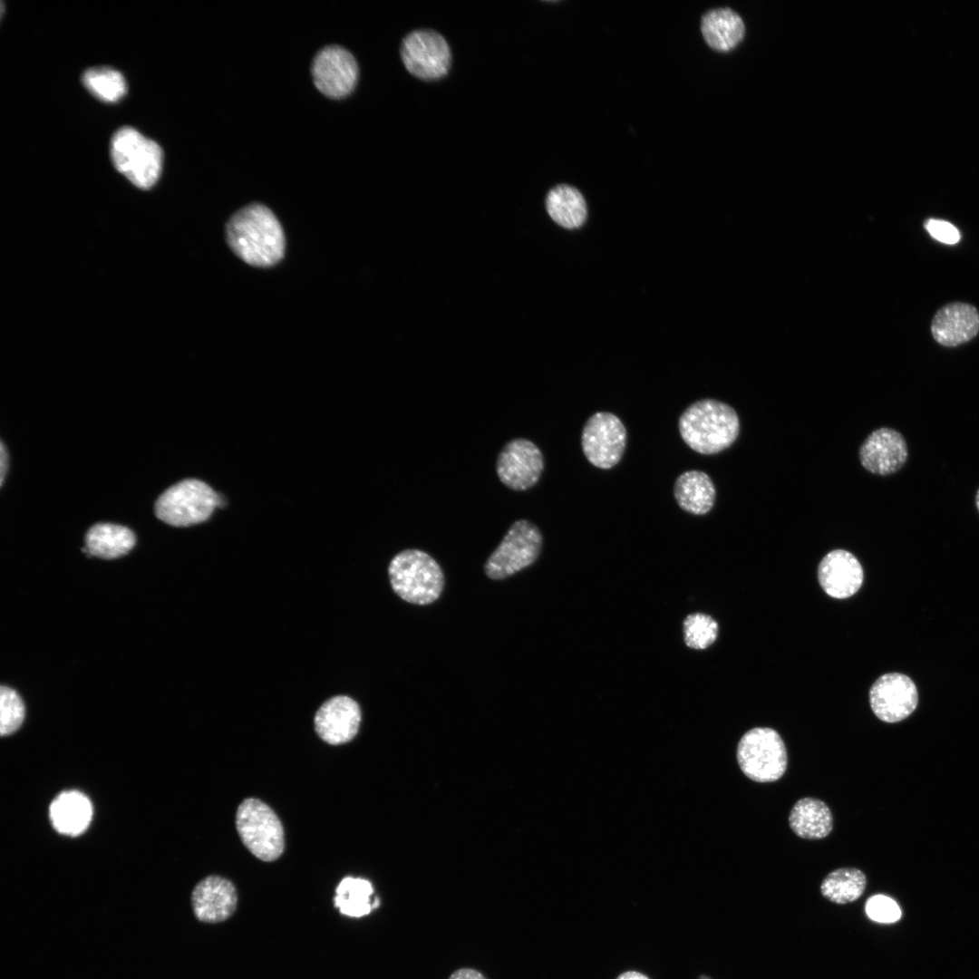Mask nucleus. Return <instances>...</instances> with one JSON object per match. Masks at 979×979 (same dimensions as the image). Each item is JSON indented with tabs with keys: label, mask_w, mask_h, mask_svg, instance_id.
I'll use <instances>...</instances> for the list:
<instances>
[{
	"label": "nucleus",
	"mask_w": 979,
	"mask_h": 979,
	"mask_svg": "<svg viewBox=\"0 0 979 979\" xmlns=\"http://www.w3.org/2000/svg\"><path fill=\"white\" fill-rule=\"evenodd\" d=\"M226 237L232 251L248 265L272 267L284 257L283 228L265 205L252 203L237 211L227 223Z\"/></svg>",
	"instance_id": "f257e3e1"
},
{
	"label": "nucleus",
	"mask_w": 979,
	"mask_h": 979,
	"mask_svg": "<svg viewBox=\"0 0 979 979\" xmlns=\"http://www.w3.org/2000/svg\"><path fill=\"white\" fill-rule=\"evenodd\" d=\"M678 430L683 441L694 451L712 455L729 448L740 432L736 411L714 399H702L680 415Z\"/></svg>",
	"instance_id": "f03ea898"
},
{
	"label": "nucleus",
	"mask_w": 979,
	"mask_h": 979,
	"mask_svg": "<svg viewBox=\"0 0 979 979\" xmlns=\"http://www.w3.org/2000/svg\"><path fill=\"white\" fill-rule=\"evenodd\" d=\"M388 575L393 590L402 600L424 606L441 596L444 577L439 564L419 549H405L391 560Z\"/></svg>",
	"instance_id": "7ed1b4c3"
},
{
	"label": "nucleus",
	"mask_w": 979,
	"mask_h": 979,
	"mask_svg": "<svg viewBox=\"0 0 979 979\" xmlns=\"http://www.w3.org/2000/svg\"><path fill=\"white\" fill-rule=\"evenodd\" d=\"M110 150L116 170L135 186L150 189L158 180L162 150L137 130L129 126L119 129L111 137Z\"/></svg>",
	"instance_id": "20e7f679"
},
{
	"label": "nucleus",
	"mask_w": 979,
	"mask_h": 979,
	"mask_svg": "<svg viewBox=\"0 0 979 979\" xmlns=\"http://www.w3.org/2000/svg\"><path fill=\"white\" fill-rule=\"evenodd\" d=\"M236 828L241 841L256 858L271 862L283 854V825L276 812L262 800L247 798L239 804Z\"/></svg>",
	"instance_id": "39448f33"
},
{
	"label": "nucleus",
	"mask_w": 979,
	"mask_h": 979,
	"mask_svg": "<svg viewBox=\"0 0 979 979\" xmlns=\"http://www.w3.org/2000/svg\"><path fill=\"white\" fill-rule=\"evenodd\" d=\"M218 495L205 482L187 479L168 488L154 505L156 517L174 527H188L207 520L219 505Z\"/></svg>",
	"instance_id": "423d86ee"
},
{
	"label": "nucleus",
	"mask_w": 979,
	"mask_h": 979,
	"mask_svg": "<svg viewBox=\"0 0 979 979\" xmlns=\"http://www.w3.org/2000/svg\"><path fill=\"white\" fill-rule=\"evenodd\" d=\"M737 761L749 779L757 782H772L785 773L787 750L775 730L757 727L741 738L737 747Z\"/></svg>",
	"instance_id": "0eeeda50"
},
{
	"label": "nucleus",
	"mask_w": 979,
	"mask_h": 979,
	"mask_svg": "<svg viewBox=\"0 0 979 979\" xmlns=\"http://www.w3.org/2000/svg\"><path fill=\"white\" fill-rule=\"evenodd\" d=\"M542 534L527 519L515 521L485 563L486 575L504 579L533 564L542 548Z\"/></svg>",
	"instance_id": "6e6552de"
},
{
	"label": "nucleus",
	"mask_w": 979,
	"mask_h": 979,
	"mask_svg": "<svg viewBox=\"0 0 979 979\" xmlns=\"http://www.w3.org/2000/svg\"><path fill=\"white\" fill-rule=\"evenodd\" d=\"M626 438V429L616 415L597 412L587 419L583 427L581 447L592 465L609 470L621 460Z\"/></svg>",
	"instance_id": "1a4fd4ad"
},
{
	"label": "nucleus",
	"mask_w": 979,
	"mask_h": 979,
	"mask_svg": "<svg viewBox=\"0 0 979 979\" xmlns=\"http://www.w3.org/2000/svg\"><path fill=\"white\" fill-rule=\"evenodd\" d=\"M401 57L407 71L422 80L442 78L448 73L451 61L447 41L431 29L409 33L402 42Z\"/></svg>",
	"instance_id": "9d476101"
},
{
	"label": "nucleus",
	"mask_w": 979,
	"mask_h": 979,
	"mask_svg": "<svg viewBox=\"0 0 979 979\" xmlns=\"http://www.w3.org/2000/svg\"><path fill=\"white\" fill-rule=\"evenodd\" d=\"M311 71L316 88L333 99H340L352 92L359 73L354 55L338 44L322 48L313 60Z\"/></svg>",
	"instance_id": "9b49d317"
},
{
	"label": "nucleus",
	"mask_w": 979,
	"mask_h": 979,
	"mask_svg": "<svg viewBox=\"0 0 979 979\" xmlns=\"http://www.w3.org/2000/svg\"><path fill=\"white\" fill-rule=\"evenodd\" d=\"M869 702L879 720L894 723L907 718L916 710L918 693L911 678L903 674L889 673L873 683Z\"/></svg>",
	"instance_id": "f8f14e48"
},
{
	"label": "nucleus",
	"mask_w": 979,
	"mask_h": 979,
	"mask_svg": "<svg viewBox=\"0 0 979 979\" xmlns=\"http://www.w3.org/2000/svg\"><path fill=\"white\" fill-rule=\"evenodd\" d=\"M544 458L529 440L518 438L508 442L497 460V474L503 484L514 490H526L539 480Z\"/></svg>",
	"instance_id": "ddd939ff"
},
{
	"label": "nucleus",
	"mask_w": 979,
	"mask_h": 979,
	"mask_svg": "<svg viewBox=\"0 0 979 979\" xmlns=\"http://www.w3.org/2000/svg\"><path fill=\"white\" fill-rule=\"evenodd\" d=\"M908 456L904 436L895 429L873 431L859 448L861 465L869 472L887 476L899 470Z\"/></svg>",
	"instance_id": "4468645a"
},
{
	"label": "nucleus",
	"mask_w": 979,
	"mask_h": 979,
	"mask_svg": "<svg viewBox=\"0 0 979 979\" xmlns=\"http://www.w3.org/2000/svg\"><path fill=\"white\" fill-rule=\"evenodd\" d=\"M190 905L198 921L206 924L223 922L237 908V889L230 880L223 877L208 876L192 889Z\"/></svg>",
	"instance_id": "2eb2a0df"
},
{
	"label": "nucleus",
	"mask_w": 979,
	"mask_h": 979,
	"mask_svg": "<svg viewBox=\"0 0 979 979\" xmlns=\"http://www.w3.org/2000/svg\"><path fill=\"white\" fill-rule=\"evenodd\" d=\"M362 714L358 703L345 695L334 696L325 702L315 715V730L326 743L340 745L350 742L357 733Z\"/></svg>",
	"instance_id": "dca6fc26"
},
{
	"label": "nucleus",
	"mask_w": 979,
	"mask_h": 979,
	"mask_svg": "<svg viewBox=\"0 0 979 979\" xmlns=\"http://www.w3.org/2000/svg\"><path fill=\"white\" fill-rule=\"evenodd\" d=\"M819 582L827 595L837 599L853 596L863 583V568L858 558L844 549L829 552L818 567Z\"/></svg>",
	"instance_id": "f3484780"
},
{
	"label": "nucleus",
	"mask_w": 979,
	"mask_h": 979,
	"mask_svg": "<svg viewBox=\"0 0 979 979\" xmlns=\"http://www.w3.org/2000/svg\"><path fill=\"white\" fill-rule=\"evenodd\" d=\"M979 331V313L965 303H952L935 315L931 332L934 339L947 347L960 345L973 339Z\"/></svg>",
	"instance_id": "a211bd4d"
},
{
	"label": "nucleus",
	"mask_w": 979,
	"mask_h": 979,
	"mask_svg": "<svg viewBox=\"0 0 979 979\" xmlns=\"http://www.w3.org/2000/svg\"><path fill=\"white\" fill-rule=\"evenodd\" d=\"M674 496L683 510L701 516L712 509L716 490L707 473L692 470L677 477L674 485Z\"/></svg>",
	"instance_id": "6ab92c4d"
},
{
	"label": "nucleus",
	"mask_w": 979,
	"mask_h": 979,
	"mask_svg": "<svg viewBox=\"0 0 979 979\" xmlns=\"http://www.w3.org/2000/svg\"><path fill=\"white\" fill-rule=\"evenodd\" d=\"M789 823L792 831L805 839H820L833 828V817L829 806L811 797L799 800L792 807Z\"/></svg>",
	"instance_id": "aec40b11"
},
{
	"label": "nucleus",
	"mask_w": 979,
	"mask_h": 979,
	"mask_svg": "<svg viewBox=\"0 0 979 979\" xmlns=\"http://www.w3.org/2000/svg\"><path fill=\"white\" fill-rule=\"evenodd\" d=\"M49 813L53 826L58 832L75 836L89 825L92 809L86 796L71 790L62 792L53 800Z\"/></svg>",
	"instance_id": "412c9836"
},
{
	"label": "nucleus",
	"mask_w": 979,
	"mask_h": 979,
	"mask_svg": "<svg viewBox=\"0 0 979 979\" xmlns=\"http://www.w3.org/2000/svg\"><path fill=\"white\" fill-rule=\"evenodd\" d=\"M701 30L712 48L727 51L742 39L745 27L739 14L729 7H719L703 15Z\"/></svg>",
	"instance_id": "4be33fe9"
},
{
	"label": "nucleus",
	"mask_w": 979,
	"mask_h": 979,
	"mask_svg": "<svg viewBox=\"0 0 979 979\" xmlns=\"http://www.w3.org/2000/svg\"><path fill=\"white\" fill-rule=\"evenodd\" d=\"M136 542L134 533L128 528L111 523H98L89 528L85 548L92 556L111 559L127 554Z\"/></svg>",
	"instance_id": "5701e85b"
},
{
	"label": "nucleus",
	"mask_w": 979,
	"mask_h": 979,
	"mask_svg": "<svg viewBox=\"0 0 979 979\" xmlns=\"http://www.w3.org/2000/svg\"><path fill=\"white\" fill-rule=\"evenodd\" d=\"M551 219L562 228L574 229L582 226L587 217L586 200L580 191L567 184L552 188L545 199Z\"/></svg>",
	"instance_id": "b1692460"
},
{
	"label": "nucleus",
	"mask_w": 979,
	"mask_h": 979,
	"mask_svg": "<svg viewBox=\"0 0 979 979\" xmlns=\"http://www.w3.org/2000/svg\"><path fill=\"white\" fill-rule=\"evenodd\" d=\"M373 894V888L368 880L345 877L335 889L334 906L344 916L361 917L379 905L377 898L372 899Z\"/></svg>",
	"instance_id": "393cba45"
},
{
	"label": "nucleus",
	"mask_w": 979,
	"mask_h": 979,
	"mask_svg": "<svg viewBox=\"0 0 979 979\" xmlns=\"http://www.w3.org/2000/svg\"><path fill=\"white\" fill-rule=\"evenodd\" d=\"M866 886L867 878L860 869L842 868L827 875L820 885V892L835 904H847L859 898Z\"/></svg>",
	"instance_id": "a878e982"
},
{
	"label": "nucleus",
	"mask_w": 979,
	"mask_h": 979,
	"mask_svg": "<svg viewBox=\"0 0 979 979\" xmlns=\"http://www.w3.org/2000/svg\"><path fill=\"white\" fill-rule=\"evenodd\" d=\"M82 79L86 89L103 102H117L127 91L123 75L110 67L90 68L83 73Z\"/></svg>",
	"instance_id": "bb28decb"
},
{
	"label": "nucleus",
	"mask_w": 979,
	"mask_h": 979,
	"mask_svg": "<svg viewBox=\"0 0 979 979\" xmlns=\"http://www.w3.org/2000/svg\"><path fill=\"white\" fill-rule=\"evenodd\" d=\"M684 642L690 648L702 650L712 645L718 635V624L710 616L694 613L683 621Z\"/></svg>",
	"instance_id": "cd10ccee"
},
{
	"label": "nucleus",
	"mask_w": 979,
	"mask_h": 979,
	"mask_svg": "<svg viewBox=\"0 0 979 979\" xmlns=\"http://www.w3.org/2000/svg\"><path fill=\"white\" fill-rule=\"evenodd\" d=\"M24 718V706L20 696L11 688L0 689V733L6 736L15 732Z\"/></svg>",
	"instance_id": "c85d7f7f"
},
{
	"label": "nucleus",
	"mask_w": 979,
	"mask_h": 979,
	"mask_svg": "<svg viewBox=\"0 0 979 979\" xmlns=\"http://www.w3.org/2000/svg\"><path fill=\"white\" fill-rule=\"evenodd\" d=\"M865 910L868 917L879 923H894L901 917L897 903L884 895H875L866 903Z\"/></svg>",
	"instance_id": "c756f323"
},
{
	"label": "nucleus",
	"mask_w": 979,
	"mask_h": 979,
	"mask_svg": "<svg viewBox=\"0 0 979 979\" xmlns=\"http://www.w3.org/2000/svg\"><path fill=\"white\" fill-rule=\"evenodd\" d=\"M925 228L932 237L942 243L954 245L960 240L959 230L947 221L929 218L926 221Z\"/></svg>",
	"instance_id": "7c9ffc66"
},
{
	"label": "nucleus",
	"mask_w": 979,
	"mask_h": 979,
	"mask_svg": "<svg viewBox=\"0 0 979 979\" xmlns=\"http://www.w3.org/2000/svg\"><path fill=\"white\" fill-rule=\"evenodd\" d=\"M449 979H486L481 973L471 968H460L453 972Z\"/></svg>",
	"instance_id": "2f4dec72"
},
{
	"label": "nucleus",
	"mask_w": 979,
	"mask_h": 979,
	"mask_svg": "<svg viewBox=\"0 0 979 979\" xmlns=\"http://www.w3.org/2000/svg\"><path fill=\"white\" fill-rule=\"evenodd\" d=\"M7 470V452L5 445L1 442L0 447V484L2 485L5 480V472Z\"/></svg>",
	"instance_id": "473e14b6"
},
{
	"label": "nucleus",
	"mask_w": 979,
	"mask_h": 979,
	"mask_svg": "<svg viewBox=\"0 0 979 979\" xmlns=\"http://www.w3.org/2000/svg\"><path fill=\"white\" fill-rule=\"evenodd\" d=\"M616 979H649V977L637 971H626L619 974Z\"/></svg>",
	"instance_id": "72a5a7b5"
},
{
	"label": "nucleus",
	"mask_w": 979,
	"mask_h": 979,
	"mask_svg": "<svg viewBox=\"0 0 979 979\" xmlns=\"http://www.w3.org/2000/svg\"><path fill=\"white\" fill-rule=\"evenodd\" d=\"M975 506H976V509H977V510L979 512V489H978V490L976 492V495H975Z\"/></svg>",
	"instance_id": "f704fd0d"
},
{
	"label": "nucleus",
	"mask_w": 979,
	"mask_h": 979,
	"mask_svg": "<svg viewBox=\"0 0 979 979\" xmlns=\"http://www.w3.org/2000/svg\"><path fill=\"white\" fill-rule=\"evenodd\" d=\"M698 979H711V978L706 976V975H701Z\"/></svg>",
	"instance_id": "c9c22d12"
}]
</instances>
